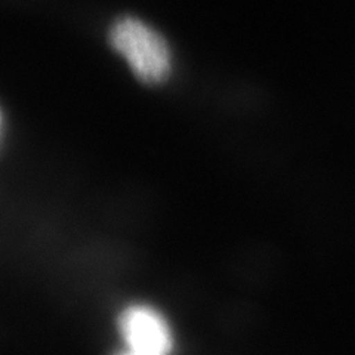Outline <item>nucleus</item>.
Wrapping results in <instances>:
<instances>
[{
  "label": "nucleus",
  "mask_w": 355,
  "mask_h": 355,
  "mask_svg": "<svg viewBox=\"0 0 355 355\" xmlns=\"http://www.w3.org/2000/svg\"><path fill=\"white\" fill-rule=\"evenodd\" d=\"M110 43L129 64L138 79L159 85L172 71V52L168 42L147 22L121 17L110 28Z\"/></svg>",
  "instance_id": "obj_1"
},
{
  "label": "nucleus",
  "mask_w": 355,
  "mask_h": 355,
  "mask_svg": "<svg viewBox=\"0 0 355 355\" xmlns=\"http://www.w3.org/2000/svg\"><path fill=\"white\" fill-rule=\"evenodd\" d=\"M117 324L123 348L116 355L173 354V330L157 308L147 304L128 305L120 313Z\"/></svg>",
  "instance_id": "obj_2"
},
{
  "label": "nucleus",
  "mask_w": 355,
  "mask_h": 355,
  "mask_svg": "<svg viewBox=\"0 0 355 355\" xmlns=\"http://www.w3.org/2000/svg\"><path fill=\"white\" fill-rule=\"evenodd\" d=\"M2 135H3V114H2V110H0V141H2Z\"/></svg>",
  "instance_id": "obj_3"
}]
</instances>
